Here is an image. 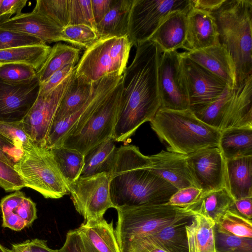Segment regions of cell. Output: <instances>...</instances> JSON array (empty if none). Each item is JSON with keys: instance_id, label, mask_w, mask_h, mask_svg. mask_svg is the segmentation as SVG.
<instances>
[{"instance_id": "91938a15", "label": "cell", "mask_w": 252, "mask_h": 252, "mask_svg": "<svg viewBox=\"0 0 252 252\" xmlns=\"http://www.w3.org/2000/svg\"><path fill=\"white\" fill-rule=\"evenodd\" d=\"M12 252H32L30 246V241L27 240L23 243L12 245Z\"/></svg>"}, {"instance_id": "11a10c76", "label": "cell", "mask_w": 252, "mask_h": 252, "mask_svg": "<svg viewBox=\"0 0 252 252\" xmlns=\"http://www.w3.org/2000/svg\"><path fill=\"white\" fill-rule=\"evenodd\" d=\"M224 0H192V6L212 12L219 8Z\"/></svg>"}, {"instance_id": "94428289", "label": "cell", "mask_w": 252, "mask_h": 252, "mask_svg": "<svg viewBox=\"0 0 252 252\" xmlns=\"http://www.w3.org/2000/svg\"><path fill=\"white\" fill-rule=\"evenodd\" d=\"M0 160L13 166L10 156L5 151L0 149Z\"/></svg>"}, {"instance_id": "6f0895ef", "label": "cell", "mask_w": 252, "mask_h": 252, "mask_svg": "<svg viewBox=\"0 0 252 252\" xmlns=\"http://www.w3.org/2000/svg\"><path fill=\"white\" fill-rule=\"evenodd\" d=\"M0 149L7 153L10 157L12 156V155L15 153L14 151H17L13 143L10 140L0 134Z\"/></svg>"}, {"instance_id": "c3c4849f", "label": "cell", "mask_w": 252, "mask_h": 252, "mask_svg": "<svg viewBox=\"0 0 252 252\" xmlns=\"http://www.w3.org/2000/svg\"><path fill=\"white\" fill-rule=\"evenodd\" d=\"M25 196L23 192L17 190L3 197L0 202L2 216L13 212Z\"/></svg>"}, {"instance_id": "e0dca14e", "label": "cell", "mask_w": 252, "mask_h": 252, "mask_svg": "<svg viewBox=\"0 0 252 252\" xmlns=\"http://www.w3.org/2000/svg\"><path fill=\"white\" fill-rule=\"evenodd\" d=\"M0 28L28 34L44 43L63 41L62 29L40 13H20L0 24Z\"/></svg>"}, {"instance_id": "680465c9", "label": "cell", "mask_w": 252, "mask_h": 252, "mask_svg": "<svg viewBox=\"0 0 252 252\" xmlns=\"http://www.w3.org/2000/svg\"><path fill=\"white\" fill-rule=\"evenodd\" d=\"M77 231L80 236L81 246L82 252H98L92 245L88 239L78 230Z\"/></svg>"}, {"instance_id": "7dc6e473", "label": "cell", "mask_w": 252, "mask_h": 252, "mask_svg": "<svg viewBox=\"0 0 252 252\" xmlns=\"http://www.w3.org/2000/svg\"><path fill=\"white\" fill-rule=\"evenodd\" d=\"M13 212L17 214L25 221L27 227L31 226L37 219L36 204L30 198L26 196Z\"/></svg>"}, {"instance_id": "30bf717a", "label": "cell", "mask_w": 252, "mask_h": 252, "mask_svg": "<svg viewBox=\"0 0 252 252\" xmlns=\"http://www.w3.org/2000/svg\"><path fill=\"white\" fill-rule=\"evenodd\" d=\"M109 174L80 177L67 185L76 211L85 220L103 218L109 208H115L110 194Z\"/></svg>"}, {"instance_id": "bcb514c9", "label": "cell", "mask_w": 252, "mask_h": 252, "mask_svg": "<svg viewBox=\"0 0 252 252\" xmlns=\"http://www.w3.org/2000/svg\"><path fill=\"white\" fill-rule=\"evenodd\" d=\"M76 64H67L54 73L46 81L40 83L39 94H47L56 88L76 68Z\"/></svg>"}, {"instance_id": "7bdbcfd3", "label": "cell", "mask_w": 252, "mask_h": 252, "mask_svg": "<svg viewBox=\"0 0 252 252\" xmlns=\"http://www.w3.org/2000/svg\"><path fill=\"white\" fill-rule=\"evenodd\" d=\"M36 76L32 66L22 63H9L0 66V78L11 82H21Z\"/></svg>"}, {"instance_id": "4dcf8cb0", "label": "cell", "mask_w": 252, "mask_h": 252, "mask_svg": "<svg viewBox=\"0 0 252 252\" xmlns=\"http://www.w3.org/2000/svg\"><path fill=\"white\" fill-rule=\"evenodd\" d=\"M80 49L65 44H55L52 47L45 62L36 71V76L40 82L46 81L54 73L63 66L77 64L80 54Z\"/></svg>"}, {"instance_id": "816d5d0a", "label": "cell", "mask_w": 252, "mask_h": 252, "mask_svg": "<svg viewBox=\"0 0 252 252\" xmlns=\"http://www.w3.org/2000/svg\"><path fill=\"white\" fill-rule=\"evenodd\" d=\"M230 209L248 219L252 220V197H245L235 200Z\"/></svg>"}, {"instance_id": "8992f818", "label": "cell", "mask_w": 252, "mask_h": 252, "mask_svg": "<svg viewBox=\"0 0 252 252\" xmlns=\"http://www.w3.org/2000/svg\"><path fill=\"white\" fill-rule=\"evenodd\" d=\"M14 167L25 187L45 198L59 199L68 194V187L50 150L31 142L22 150Z\"/></svg>"}, {"instance_id": "b9f144b4", "label": "cell", "mask_w": 252, "mask_h": 252, "mask_svg": "<svg viewBox=\"0 0 252 252\" xmlns=\"http://www.w3.org/2000/svg\"><path fill=\"white\" fill-rule=\"evenodd\" d=\"M0 134L10 140L16 149L21 153L23 149L32 142L25 131L21 122H0Z\"/></svg>"}, {"instance_id": "db71d44e", "label": "cell", "mask_w": 252, "mask_h": 252, "mask_svg": "<svg viewBox=\"0 0 252 252\" xmlns=\"http://www.w3.org/2000/svg\"><path fill=\"white\" fill-rule=\"evenodd\" d=\"M2 226L14 231H19L27 227L25 221L15 213L2 216Z\"/></svg>"}, {"instance_id": "52a82bcc", "label": "cell", "mask_w": 252, "mask_h": 252, "mask_svg": "<svg viewBox=\"0 0 252 252\" xmlns=\"http://www.w3.org/2000/svg\"><path fill=\"white\" fill-rule=\"evenodd\" d=\"M122 91V78L112 92L86 118L74 126L62 146L75 149L85 156L98 145L112 139Z\"/></svg>"}, {"instance_id": "f6af8a7d", "label": "cell", "mask_w": 252, "mask_h": 252, "mask_svg": "<svg viewBox=\"0 0 252 252\" xmlns=\"http://www.w3.org/2000/svg\"><path fill=\"white\" fill-rule=\"evenodd\" d=\"M202 193L201 189L194 186L182 188L171 196L167 204L185 208L195 201Z\"/></svg>"}, {"instance_id": "ee69618b", "label": "cell", "mask_w": 252, "mask_h": 252, "mask_svg": "<svg viewBox=\"0 0 252 252\" xmlns=\"http://www.w3.org/2000/svg\"><path fill=\"white\" fill-rule=\"evenodd\" d=\"M0 187L6 192L20 190L26 187L24 180L11 166L0 160Z\"/></svg>"}, {"instance_id": "9c48e42d", "label": "cell", "mask_w": 252, "mask_h": 252, "mask_svg": "<svg viewBox=\"0 0 252 252\" xmlns=\"http://www.w3.org/2000/svg\"><path fill=\"white\" fill-rule=\"evenodd\" d=\"M192 6V0H133L127 35L132 46L149 40L172 12L189 11Z\"/></svg>"}, {"instance_id": "277c9868", "label": "cell", "mask_w": 252, "mask_h": 252, "mask_svg": "<svg viewBox=\"0 0 252 252\" xmlns=\"http://www.w3.org/2000/svg\"><path fill=\"white\" fill-rule=\"evenodd\" d=\"M167 150L188 156L207 147H219L221 130L197 118L190 109L172 110L160 107L150 122Z\"/></svg>"}, {"instance_id": "cb8c5ba5", "label": "cell", "mask_w": 252, "mask_h": 252, "mask_svg": "<svg viewBox=\"0 0 252 252\" xmlns=\"http://www.w3.org/2000/svg\"><path fill=\"white\" fill-rule=\"evenodd\" d=\"M192 218L184 219L169 224L133 242L151 243L167 252H189L185 227L191 221Z\"/></svg>"}, {"instance_id": "d6a6232c", "label": "cell", "mask_w": 252, "mask_h": 252, "mask_svg": "<svg viewBox=\"0 0 252 252\" xmlns=\"http://www.w3.org/2000/svg\"><path fill=\"white\" fill-rule=\"evenodd\" d=\"M51 47L43 44L11 48L0 50V64L22 63L32 67L36 72L40 68Z\"/></svg>"}, {"instance_id": "3957f363", "label": "cell", "mask_w": 252, "mask_h": 252, "mask_svg": "<svg viewBox=\"0 0 252 252\" xmlns=\"http://www.w3.org/2000/svg\"><path fill=\"white\" fill-rule=\"evenodd\" d=\"M210 13L215 19L219 42L233 61L237 88L252 75V0H224Z\"/></svg>"}, {"instance_id": "f907efd6", "label": "cell", "mask_w": 252, "mask_h": 252, "mask_svg": "<svg viewBox=\"0 0 252 252\" xmlns=\"http://www.w3.org/2000/svg\"><path fill=\"white\" fill-rule=\"evenodd\" d=\"M114 1V0H91L93 16L95 25L109 12Z\"/></svg>"}, {"instance_id": "484cf974", "label": "cell", "mask_w": 252, "mask_h": 252, "mask_svg": "<svg viewBox=\"0 0 252 252\" xmlns=\"http://www.w3.org/2000/svg\"><path fill=\"white\" fill-rule=\"evenodd\" d=\"M234 201L228 190L222 188L203 192L195 201L184 209L210 218L216 224Z\"/></svg>"}, {"instance_id": "be15d7a7", "label": "cell", "mask_w": 252, "mask_h": 252, "mask_svg": "<svg viewBox=\"0 0 252 252\" xmlns=\"http://www.w3.org/2000/svg\"><path fill=\"white\" fill-rule=\"evenodd\" d=\"M0 252H12L11 249H8L0 244Z\"/></svg>"}, {"instance_id": "6125c7cd", "label": "cell", "mask_w": 252, "mask_h": 252, "mask_svg": "<svg viewBox=\"0 0 252 252\" xmlns=\"http://www.w3.org/2000/svg\"><path fill=\"white\" fill-rule=\"evenodd\" d=\"M12 14H4L0 16V24L3 21L10 18Z\"/></svg>"}, {"instance_id": "5b68a950", "label": "cell", "mask_w": 252, "mask_h": 252, "mask_svg": "<svg viewBox=\"0 0 252 252\" xmlns=\"http://www.w3.org/2000/svg\"><path fill=\"white\" fill-rule=\"evenodd\" d=\"M116 210L118 220L115 231L121 252L138 239L193 217L191 212L167 203L124 206Z\"/></svg>"}, {"instance_id": "74e56055", "label": "cell", "mask_w": 252, "mask_h": 252, "mask_svg": "<svg viewBox=\"0 0 252 252\" xmlns=\"http://www.w3.org/2000/svg\"><path fill=\"white\" fill-rule=\"evenodd\" d=\"M33 11L63 28L69 25L67 0H37Z\"/></svg>"}, {"instance_id": "f5cc1de1", "label": "cell", "mask_w": 252, "mask_h": 252, "mask_svg": "<svg viewBox=\"0 0 252 252\" xmlns=\"http://www.w3.org/2000/svg\"><path fill=\"white\" fill-rule=\"evenodd\" d=\"M27 2V0H2L0 7L1 14H20Z\"/></svg>"}, {"instance_id": "8fae6325", "label": "cell", "mask_w": 252, "mask_h": 252, "mask_svg": "<svg viewBox=\"0 0 252 252\" xmlns=\"http://www.w3.org/2000/svg\"><path fill=\"white\" fill-rule=\"evenodd\" d=\"M160 107L172 110L190 109L183 75L181 53L177 51L161 53L158 68Z\"/></svg>"}, {"instance_id": "d4e9b609", "label": "cell", "mask_w": 252, "mask_h": 252, "mask_svg": "<svg viewBox=\"0 0 252 252\" xmlns=\"http://www.w3.org/2000/svg\"><path fill=\"white\" fill-rule=\"evenodd\" d=\"M96 82L74 77L62 97L52 122L66 118L82 107L93 93Z\"/></svg>"}, {"instance_id": "8d00e7d4", "label": "cell", "mask_w": 252, "mask_h": 252, "mask_svg": "<svg viewBox=\"0 0 252 252\" xmlns=\"http://www.w3.org/2000/svg\"><path fill=\"white\" fill-rule=\"evenodd\" d=\"M99 39L96 31L87 25H68L62 29L63 41L80 49L86 50Z\"/></svg>"}, {"instance_id": "7a4b0ae2", "label": "cell", "mask_w": 252, "mask_h": 252, "mask_svg": "<svg viewBox=\"0 0 252 252\" xmlns=\"http://www.w3.org/2000/svg\"><path fill=\"white\" fill-rule=\"evenodd\" d=\"M149 156L133 145L117 148L109 173L111 201L115 208L166 204L178 189L150 169Z\"/></svg>"}, {"instance_id": "ab89813d", "label": "cell", "mask_w": 252, "mask_h": 252, "mask_svg": "<svg viewBox=\"0 0 252 252\" xmlns=\"http://www.w3.org/2000/svg\"><path fill=\"white\" fill-rule=\"evenodd\" d=\"M216 252H252V238L218 232L215 229Z\"/></svg>"}, {"instance_id": "d6986e66", "label": "cell", "mask_w": 252, "mask_h": 252, "mask_svg": "<svg viewBox=\"0 0 252 252\" xmlns=\"http://www.w3.org/2000/svg\"><path fill=\"white\" fill-rule=\"evenodd\" d=\"M185 55L236 89L234 65L226 49L220 43L202 49L183 52Z\"/></svg>"}, {"instance_id": "e7e4bbea", "label": "cell", "mask_w": 252, "mask_h": 252, "mask_svg": "<svg viewBox=\"0 0 252 252\" xmlns=\"http://www.w3.org/2000/svg\"><path fill=\"white\" fill-rule=\"evenodd\" d=\"M2 0H0V5H1V2H2ZM2 14H1V12H0V16Z\"/></svg>"}, {"instance_id": "4316f807", "label": "cell", "mask_w": 252, "mask_h": 252, "mask_svg": "<svg viewBox=\"0 0 252 252\" xmlns=\"http://www.w3.org/2000/svg\"><path fill=\"white\" fill-rule=\"evenodd\" d=\"M193 213L186 225L189 252H216L215 222L211 219Z\"/></svg>"}, {"instance_id": "f1b7e54d", "label": "cell", "mask_w": 252, "mask_h": 252, "mask_svg": "<svg viewBox=\"0 0 252 252\" xmlns=\"http://www.w3.org/2000/svg\"><path fill=\"white\" fill-rule=\"evenodd\" d=\"M133 0H114L109 12L95 30L99 38L127 36L130 11Z\"/></svg>"}, {"instance_id": "d590c367", "label": "cell", "mask_w": 252, "mask_h": 252, "mask_svg": "<svg viewBox=\"0 0 252 252\" xmlns=\"http://www.w3.org/2000/svg\"><path fill=\"white\" fill-rule=\"evenodd\" d=\"M219 232L252 238V221L232 209L228 210L216 224Z\"/></svg>"}, {"instance_id": "60d3db41", "label": "cell", "mask_w": 252, "mask_h": 252, "mask_svg": "<svg viewBox=\"0 0 252 252\" xmlns=\"http://www.w3.org/2000/svg\"><path fill=\"white\" fill-rule=\"evenodd\" d=\"M46 44L33 36L0 28V50Z\"/></svg>"}, {"instance_id": "7402d4cb", "label": "cell", "mask_w": 252, "mask_h": 252, "mask_svg": "<svg viewBox=\"0 0 252 252\" xmlns=\"http://www.w3.org/2000/svg\"><path fill=\"white\" fill-rule=\"evenodd\" d=\"M188 11H177L171 13L150 38L149 40L157 44L162 53L184 48Z\"/></svg>"}, {"instance_id": "6da1fadb", "label": "cell", "mask_w": 252, "mask_h": 252, "mask_svg": "<svg viewBox=\"0 0 252 252\" xmlns=\"http://www.w3.org/2000/svg\"><path fill=\"white\" fill-rule=\"evenodd\" d=\"M134 58L122 74V91L112 139L125 142L139 126L150 122L161 106L158 68L162 53L148 40L136 46Z\"/></svg>"}, {"instance_id": "f546056e", "label": "cell", "mask_w": 252, "mask_h": 252, "mask_svg": "<svg viewBox=\"0 0 252 252\" xmlns=\"http://www.w3.org/2000/svg\"><path fill=\"white\" fill-rule=\"evenodd\" d=\"M219 148L225 160L252 156V127L221 130Z\"/></svg>"}, {"instance_id": "4fadbf2b", "label": "cell", "mask_w": 252, "mask_h": 252, "mask_svg": "<svg viewBox=\"0 0 252 252\" xmlns=\"http://www.w3.org/2000/svg\"><path fill=\"white\" fill-rule=\"evenodd\" d=\"M122 78V75L115 73L96 81L92 94L82 107L66 118L51 122L44 148L51 150L62 146L74 126L86 118L112 92Z\"/></svg>"}, {"instance_id": "2e32d148", "label": "cell", "mask_w": 252, "mask_h": 252, "mask_svg": "<svg viewBox=\"0 0 252 252\" xmlns=\"http://www.w3.org/2000/svg\"><path fill=\"white\" fill-rule=\"evenodd\" d=\"M186 159L193 185L202 192L225 188V160L219 147L200 149Z\"/></svg>"}, {"instance_id": "9a60e30c", "label": "cell", "mask_w": 252, "mask_h": 252, "mask_svg": "<svg viewBox=\"0 0 252 252\" xmlns=\"http://www.w3.org/2000/svg\"><path fill=\"white\" fill-rule=\"evenodd\" d=\"M181 65L190 109L217 99L228 86L225 82L181 53Z\"/></svg>"}, {"instance_id": "5bb4252c", "label": "cell", "mask_w": 252, "mask_h": 252, "mask_svg": "<svg viewBox=\"0 0 252 252\" xmlns=\"http://www.w3.org/2000/svg\"><path fill=\"white\" fill-rule=\"evenodd\" d=\"M40 87L37 76L21 82L0 78V122H22L36 101Z\"/></svg>"}, {"instance_id": "83f0119b", "label": "cell", "mask_w": 252, "mask_h": 252, "mask_svg": "<svg viewBox=\"0 0 252 252\" xmlns=\"http://www.w3.org/2000/svg\"><path fill=\"white\" fill-rule=\"evenodd\" d=\"M77 229L98 252H121L113 220L108 222L104 218L84 220Z\"/></svg>"}, {"instance_id": "603a6c76", "label": "cell", "mask_w": 252, "mask_h": 252, "mask_svg": "<svg viewBox=\"0 0 252 252\" xmlns=\"http://www.w3.org/2000/svg\"><path fill=\"white\" fill-rule=\"evenodd\" d=\"M225 188L234 200L252 197V156L225 160Z\"/></svg>"}, {"instance_id": "ffe728a7", "label": "cell", "mask_w": 252, "mask_h": 252, "mask_svg": "<svg viewBox=\"0 0 252 252\" xmlns=\"http://www.w3.org/2000/svg\"><path fill=\"white\" fill-rule=\"evenodd\" d=\"M186 156L162 150L149 156L151 162L150 169L178 189L194 186L187 166Z\"/></svg>"}, {"instance_id": "681fc988", "label": "cell", "mask_w": 252, "mask_h": 252, "mask_svg": "<svg viewBox=\"0 0 252 252\" xmlns=\"http://www.w3.org/2000/svg\"><path fill=\"white\" fill-rule=\"evenodd\" d=\"M58 251L59 252H82L80 236L76 228L67 232L64 244Z\"/></svg>"}, {"instance_id": "836d02e7", "label": "cell", "mask_w": 252, "mask_h": 252, "mask_svg": "<svg viewBox=\"0 0 252 252\" xmlns=\"http://www.w3.org/2000/svg\"><path fill=\"white\" fill-rule=\"evenodd\" d=\"M50 150L67 185L80 177L84 165V155L63 146Z\"/></svg>"}, {"instance_id": "9f6ffc18", "label": "cell", "mask_w": 252, "mask_h": 252, "mask_svg": "<svg viewBox=\"0 0 252 252\" xmlns=\"http://www.w3.org/2000/svg\"><path fill=\"white\" fill-rule=\"evenodd\" d=\"M30 246L32 252H59L58 250L50 248L47 241L39 239H34L30 241Z\"/></svg>"}, {"instance_id": "7c38bea8", "label": "cell", "mask_w": 252, "mask_h": 252, "mask_svg": "<svg viewBox=\"0 0 252 252\" xmlns=\"http://www.w3.org/2000/svg\"><path fill=\"white\" fill-rule=\"evenodd\" d=\"M76 68L50 93L38 94L32 108L21 122L31 141L44 147L47 133L59 103L74 77Z\"/></svg>"}, {"instance_id": "ba28073f", "label": "cell", "mask_w": 252, "mask_h": 252, "mask_svg": "<svg viewBox=\"0 0 252 252\" xmlns=\"http://www.w3.org/2000/svg\"><path fill=\"white\" fill-rule=\"evenodd\" d=\"M132 45L127 36L99 38L84 51L76 65L75 77L93 82L126 68Z\"/></svg>"}, {"instance_id": "e575fe53", "label": "cell", "mask_w": 252, "mask_h": 252, "mask_svg": "<svg viewBox=\"0 0 252 252\" xmlns=\"http://www.w3.org/2000/svg\"><path fill=\"white\" fill-rule=\"evenodd\" d=\"M234 90L227 86L215 100L191 110L200 120L220 130L223 113L232 97Z\"/></svg>"}, {"instance_id": "44dd1931", "label": "cell", "mask_w": 252, "mask_h": 252, "mask_svg": "<svg viewBox=\"0 0 252 252\" xmlns=\"http://www.w3.org/2000/svg\"><path fill=\"white\" fill-rule=\"evenodd\" d=\"M252 75L234 90L222 118L220 130L252 127Z\"/></svg>"}, {"instance_id": "03108f58", "label": "cell", "mask_w": 252, "mask_h": 252, "mask_svg": "<svg viewBox=\"0 0 252 252\" xmlns=\"http://www.w3.org/2000/svg\"><path fill=\"white\" fill-rule=\"evenodd\" d=\"M0 65H1L0 64Z\"/></svg>"}, {"instance_id": "1f68e13d", "label": "cell", "mask_w": 252, "mask_h": 252, "mask_svg": "<svg viewBox=\"0 0 252 252\" xmlns=\"http://www.w3.org/2000/svg\"><path fill=\"white\" fill-rule=\"evenodd\" d=\"M114 142L112 139L105 141L84 156V165L80 177L110 173L117 150Z\"/></svg>"}, {"instance_id": "ac0fdd59", "label": "cell", "mask_w": 252, "mask_h": 252, "mask_svg": "<svg viewBox=\"0 0 252 252\" xmlns=\"http://www.w3.org/2000/svg\"><path fill=\"white\" fill-rule=\"evenodd\" d=\"M219 33L211 13L193 7L187 14L186 39L184 48L194 51L218 44Z\"/></svg>"}, {"instance_id": "f35d334b", "label": "cell", "mask_w": 252, "mask_h": 252, "mask_svg": "<svg viewBox=\"0 0 252 252\" xmlns=\"http://www.w3.org/2000/svg\"><path fill=\"white\" fill-rule=\"evenodd\" d=\"M69 25L85 24L95 31L91 0H67Z\"/></svg>"}]
</instances>
